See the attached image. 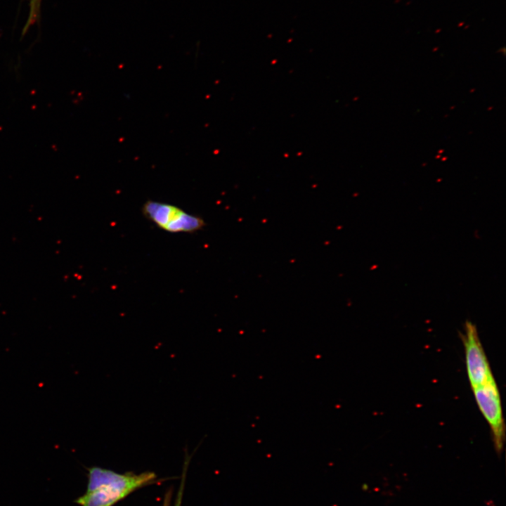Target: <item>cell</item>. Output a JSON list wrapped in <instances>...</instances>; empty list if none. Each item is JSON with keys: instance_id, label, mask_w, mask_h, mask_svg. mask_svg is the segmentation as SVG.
<instances>
[{"instance_id": "obj_10", "label": "cell", "mask_w": 506, "mask_h": 506, "mask_svg": "<svg viewBox=\"0 0 506 506\" xmlns=\"http://www.w3.org/2000/svg\"><path fill=\"white\" fill-rule=\"evenodd\" d=\"M469 27V25L465 26V29H467Z\"/></svg>"}, {"instance_id": "obj_3", "label": "cell", "mask_w": 506, "mask_h": 506, "mask_svg": "<svg viewBox=\"0 0 506 506\" xmlns=\"http://www.w3.org/2000/svg\"><path fill=\"white\" fill-rule=\"evenodd\" d=\"M478 407L489 424L497 453L502 450L505 427L499 390L494 378L472 389Z\"/></svg>"}, {"instance_id": "obj_4", "label": "cell", "mask_w": 506, "mask_h": 506, "mask_svg": "<svg viewBox=\"0 0 506 506\" xmlns=\"http://www.w3.org/2000/svg\"><path fill=\"white\" fill-rule=\"evenodd\" d=\"M467 377L472 389L481 386L492 379L489 363L480 341L476 325L471 321L465 322L462 335Z\"/></svg>"}, {"instance_id": "obj_8", "label": "cell", "mask_w": 506, "mask_h": 506, "mask_svg": "<svg viewBox=\"0 0 506 506\" xmlns=\"http://www.w3.org/2000/svg\"><path fill=\"white\" fill-rule=\"evenodd\" d=\"M464 25V22H461L458 24V27H460Z\"/></svg>"}, {"instance_id": "obj_5", "label": "cell", "mask_w": 506, "mask_h": 506, "mask_svg": "<svg viewBox=\"0 0 506 506\" xmlns=\"http://www.w3.org/2000/svg\"><path fill=\"white\" fill-rule=\"evenodd\" d=\"M41 0H30V13L27 22L23 28V34L37 20L40 11Z\"/></svg>"}, {"instance_id": "obj_9", "label": "cell", "mask_w": 506, "mask_h": 506, "mask_svg": "<svg viewBox=\"0 0 506 506\" xmlns=\"http://www.w3.org/2000/svg\"><path fill=\"white\" fill-rule=\"evenodd\" d=\"M440 31H441V29H439V30H437L436 31V33H438V32H439Z\"/></svg>"}, {"instance_id": "obj_2", "label": "cell", "mask_w": 506, "mask_h": 506, "mask_svg": "<svg viewBox=\"0 0 506 506\" xmlns=\"http://www.w3.org/2000/svg\"><path fill=\"white\" fill-rule=\"evenodd\" d=\"M141 212L146 219L171 233H193L206 226L200 216L166 202L147 200L141 207Z\"/></svg>"}, {"instance_id": "obj_7", "label": "cell", "mask_w": 506, "mask_h": 506, "mask_svg": "<svg viewBox=\"0 0 506 506\" xmlns=\"http://www.w3.org/2000/svg\"><path fill=\"white\" fill-rule=\"evenodd\" d=\"M171 491L169 490L168 492L165 494L164 502L162 506H170L171 502Z\"/></svg>"}, {"instance_id": "obj_1", "label": "cell", "mask_w": 506, "mask_h": 506, "mask_svg": "<svg viewBox=\"0 0 506 506\" xmlns=\"http://www.w3.org/2000/svg\"><path fill=\"white\" fill-rule=\"evenodd\" d=\"M88 478L86 492L75 500L80 506H112L135 490L151 483L156 475L151 472L119 474L93 467L89 469Z\"/></svg>"}, {"instance_id": "obj_6", "label": "cell", "mask_w": 506, "mask_h": 506, "mask_svg": "<svg viewBox=\"0 0 506 506\" xmlns=\"http://www.w3.org/2000/svg\"><path fill=\"white\" fill-rule=\"evenodd\" d=\"M188 460H186L185 462V465L183 467V474H182L181 482V485H180V487H179V489L178 491V494L176 496L174 506H181L183 492V488H184L185 480H186V469H187V467H188Z\"/></svg>"}]
</instances>
